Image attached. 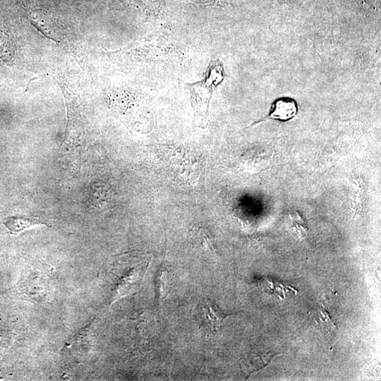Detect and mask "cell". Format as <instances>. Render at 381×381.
Wrapping results in <instances>:
<instances>
[{"label":"cell","mask_w":381,"mask_h":381,"mask_svg":"<svg viewBox=\"0 0 381 381\" xmlns=\"http://www.w3.org/2000/svg\"><path fill=\"white\" fill-rule=\"evenodd\" d=\"M151 254L131 252L114 257L103 271L105 292L110 304L136 292L151 261Z\"/></svg>","instance_id":"6da1fadb"},{"label":"cell","mask_w":381,"mask_h":381,"mask_svg":"<svg viewBox=\"0 0 381 381\" xmlns=\"http://www.w3.org/2000/svg\"><path fill=\"white\" fill-rule=\"evenodd\" d=\"M226 77L224 65L218 60L209 64L202 80L193 84H186L195 112V122L198 127H207L209 105L214 92L223 84Z\"/></svg>","instance_id":"7a4b0ae2"},{"label":"cell","mask_w":381,"mask_h":381,"mask_svg":"<svg viewBox=\"0 0 381 381\" xmlns=\"http://www.w3.org/2000/svg\"><path fill=\"white\" fill-rule=\"evenodd\" d=\"M230 316L209 299L202 300L198 307V318L200 325L211 332H218Z\"/></svg>","instance_id":"3957f363"},{"label":"cell","mask_w":381,"mask_h":381,"mask_svg":"<svg viewBox=\"0 0 381 381\" xmlns=\"http://www.w3.org/2000/svg\"><path fill=\"white\" fill-rule=\"evenodd\" d=\"M298 112V103L295 99L281 97L272 103L268 117L265 120L287 122L295 118Z\"/></svg>","instance_id":"277c9868"},{"label":"cell","mask_w":381,"mask_h":381,"mask_svg":"<svg viewBox=\"0 0 381 381\" xmlns=\"http://www.w3.org/2000/svg\"><path fill=\"white\" fill-rule=\"evenodd\" d=\"M276 356L272 352L251 354L241 360V365L247 377H250L254 373L267 366Z\"/></svg>","instance_id":"5b68a950"},{"label":"cell","mask_w":381,"mask_h":381,"mask_svg":"<svg viewBox=\"0 0 381 381\" xmlns=\"http://www.w3.org/2000/svg\"><path fill=\"white\" fill-rule=\"evenodd\" d=\"M4 224L13 234H18L22 231L38 225H48V223L41 219L30 218L25 216H14L5 219Z\"/></svg>","instance_id":"8992f818"},{"label":"cell","mask_w":381,"mask_h":381,"mask_svg":"<svg viewBox=\"0 0 381 381\" xmlns=\"http://www.w3.org/2000/svg\"><path fill=\"white\" fill-rule=\"evenodd\" d=\"M313 317L323 330L329 333H332L337 329V327L331 321L329 314L325 310H318L314 313Z\"/></svg>","instance_id":"52a82bcc"},{"label":"cell","mask_w":381,"mask_h":381,"mask_svg":"<svg viewBox=\"0 0 381 381\" xmlns=\"http://www.w3.org/2000/svg\"><path fill=\"white\" fill-rule=\"evenodd\" d=\"M15 53V48L13 41L5 35L0 36V58L10 60Z\"/></svg>","instance_id":"ba28073f"},{"label":"cell","mask_w":381,"mask_h":381,"mask_svg":"<svg viewBox=\"0 0 381 381\" xmlns=\"http://www.w3.org/2000/svg\"><path fill=\"white\" fill-rule=\"evenodd\" d=\"M164 273V271L161 270L156 276V295L159 302H162L167 296V290L164 288L167 286Z\"/></svg>","instance_id":"9c48e42d"},{"label":"cell","mask_w":381,"mask_h":381,"mask_svg":"<svg viewBox=\"0 0 381 381\" xmlns=\"http://www.w3.org/2000/svg\"><path fill=\"white\" fill-rule=\"evenodd\" d=\"M134 1L140 7L150 13L157 12L160 6V0H134Z\"/></svg>","instance_id":"30bf717a"},{"label":"cell","mask_w":381,"mask_h":381,"mask_svg":"<svg viewBox=\"0 0 381 381\" xmlns=\"http://www.w3.org/2000/svg\"><path fill=\"white\" fill-rule=\"evenodd\" d=\"M197 5L226 7L231 4V0H192Z\"/></svg>","instance_id":"8fae6325"}]
</instances>
